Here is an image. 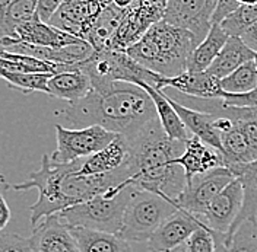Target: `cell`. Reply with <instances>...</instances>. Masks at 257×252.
<instances>
[{"label": "cell", "instance_id": "6da1fadb", "mask_svg": "<svg viewBox=\"0 0 257 252\" xmlns=\"http://www.w3.org/2000/svg\"><path fill=\"white\" fill-rule=\"evenodd\" d=\"M73 128L98 126L126 140L136 137L145 127L157 120L151 96L141 86L114 83L104 91H92L64 110Z\"/></svg>", "mask_w": 257, "mask_h": 252}, {"label": "cell", "instance_id": "7a4b0ae2", "mask_svg": "<svg viewBox=\"0 0 257 252\" xmlns=\"http://www.w3.org/2000/svg\"><path fill=\"white\" fill-rule=\"evenodd\" d=\"M127 143L128 185L176 204L187 185L184 171L174 163L184 152V143L171 140L164 133L158 118Z\"/></svg>", "mask_w": 257, "mask_h": 252}, {"label": "cell", "instance_id": "3957f363", "mask_svg": "<svg viewBox=\"0 0 257 252\" xmlns=\"http://www.w3.org/2000/svg\"><path fill=\"white\" fill-rule=\"evenodd\" d=\"M197 46L190 32L161 21L127 48L126 54L146 70L170 79L187 70V60Z\"/></svg>", "mask_w": 257, "mask_h": 252}, {"label": "cell", "instance_id": "277c9868", "mask_svg": "<svg viewBox=\"0 0 257 252\" xmlns=\"http://www.w3.org/2000/svg\"><path fill=\"white\" fill-rule=\"evenodd\" d=\"M78 67L89 78L92 91H104L118 82L136 86L148 85L161 91L162 78L133 62L126 51H92Z\"/></svg>", "mask_w": 257, "mask_h": 252}, {"label": "cell", "instance_id": "5b68a950", "mask_svg": "<svg viewBox=\"0 0 257 252\" xmlns=\"http://www.w3.org/2000/svg\"><path fill=\"white\" fill-rule=\"evenodd\" d=\"M80 165H82V159L67 165H57L50 160V156L43 155L41 168L35 172L30 173L28 181L11 185V189L15 191H28V189L38 191V200L28 208L31 211L32 227L37 226L41 219L50 217L53 214H59L66 208L62 198V184L69 173L79 171Z\"/></svg>", "mask_w": 257, "mask_h": 252}, {"label": "cell", "instance_id": "8992f818", "mask_svg": "<svg viewBox=\"0 0 257 252\" xmlns=\"http://www.w3.org/2000/svg\"><path fill=\"white\" fill-rule=\"evenodd\" d=\"M133 187H127L117 195H98L85 203L69 207L59 213V217L69 227H82L88 230L118 235L124 208L127 205Z\"/></svg>", "mask_w": 257, "mask_h": 252}, {"label": "cell", "instance_id": "52a82bcc", "mask_svg": "<svg viewBox=\"0 0 257 252\" xmlns=\"http://www.w3.org/2000/svg\"><path fill=\"white\" fill-rule=\"evenodd\" d=\"M174 203L157 194L133 188L124 208L121 229L117 236L126 242H148L161 223L176 213Z\"/></svg>", "mask_w": 257, "mask_h": 252}, {"label": "cell", "instance_id": "ba28073f", "mask_svg": "<svg viewBox=\"0 0 257 252\" xmlns=\"http://www.w3.org/2000/svg\"><path fill=\"white\" fill-rule=\"evenodd\" d=\"M54 128L57 149L50 156V160L57 165H67L80 159L89 158L107 147L115 139V134L98 126L76 130L56 124Z\"/></svg>", "mask_w": 257, "mask_h": 252}, {"label": "cell", "instance_id": "9c48e42d", "mask_svg": "<svg viewBox=\"0 0 257 252\" xmlns=\"http://www.w3.org/2000/svg\"><path fill=\"white\" fill-rule=\"evenodd\" d=\"M165 6L167 2H132L112 38L110 50L126 51L136 44L155 24L162 21Z\"/></svg>", "mask_w": 257, "mask_h": 252}, {"label": "cell", "instance_id": "30bf717a", "mask_svg": "<svg viewBox=\"0 0 257 252\" xmlns=\"http://www.w3.org/2000/svg\"><path fill=\"white\" fill-rule=\"evenodd\" d=\"M218 0H170L162 22L187 31L200 44L212 28V15Z\"/></svg>", "mask_w": 257, "mask_h": 252}, {"label": "cell", "instance_id": "8fae6325", "mask_svg": "<svg viewBox=\"0 0 257 252\" xmlns=\"http://www.w3.org/2000/svg\"><path fill=\"white\" fill-rule=\"evenodd\" d=\"M235 176L225 166L212 169L203 175L194 176L186 185L181 195L177 198L176 205L178 210H184L189 214L199 219L210 201L234 179Z\"/></svg>", "mask_w": 257, "mask_h": 252}, {"label": "cell", "instance_id": "7c38bea8", "mask_svg": "<svg viewBox=\"0 0 257 252\" xmlns=\"http://www.w3.org/2000/svg\"><path fill=\"white\" fill-rule=\"evenodd\" d=\"M108 2H83V0H66L62 2L48 25L70 34L83 41L85 35L94 25L96 18L102 12Z\"/></svg>", "mask_w": 257, "mask_h": 252}, {"label": "cell", "instance_id": "4fadbf2b", "mask_svg": "<svg viewBox=\"0 0 257 252\" xmlns=\"http://www.w3.org/2000/svg\"><path fill=\"white\" fill-rule=\"evenodd\" d=\"M244 201V192L240 179L234 178L208 205L205 213L197 219L208 229L226 233L238 217Z\"/></svg>", "mask_w": 257, "mask_h": 252}, {"label": "cell", "instance_id": "5bb4252c", "mask_svg": "<svg viewBox=\"0 0 257 252\" xmlns=\"http://www.w3.org/2000/svg\"><path fill=\"white\" fill-rule=\"evenodd\" d=\"M202 226V221L184 210H177L148 239L146 246L151 252H170L184 245L187 239Z\"/></svg>", "mask_w": 257, "mask_h": 252}, {"label": "cell", "instance_id": "9a60e30c", "mask_svg": "<svg viewBox=\"0 0 257 252\" xmlns=\"http://www.w3.org/2000/svg\"><path fill=\"white\" fill-rule=\"evenodd\" d=\"M32 252H79L72 229L59 214H53L40 221L28 237Z\"/></svg>", "mask_w": 257, "mask_h": 252}, {"label": "cell", "instance_id": "2e32d148", "mask_svg": "<svg viewBox=\"0 0 257 252\" xmlns=\"http://www.w3.org/2000/svg\"><path fill=\"white\" fill-rule=\"evenodd\" d=\"M174 163L178 165L186 176V182L189 184L194 176L203 175L212 169L222 168L224 159L221 152L210 147L203 142H200L197 137H190L184 143V152L181 156L174 160Z\"/></svg>", "mask_w": 257, "mask_h": 252}, {"label": "cell", "instance_id": "e0dca14e", "mask_svg": "<svg viewBox=\"0 0 257 252\" xmlns=\"http://www.w3.org/2000/svg\"><path fill=\"white\" fill-rule=\"evenodd\" d=\"M132 2H108L96 18L94 25L85 35L83 41L92 51H105L111 47V41L118 30Z\"/></svg>", "mask_w": 257, "mask_h": 252}, {"label": "cell", "instance_id": "ac0fdd59", "mask_svg": "<svg viewBox=\"0 0 257 252\" xmlns=\"http://www.w3.org/2000/svg\"><path fill=\"white\" fill-rule=\"evenodd\" d=\"M16 35H18V41L21 43H27L37 47L53 48V50H60V48L85 43L79 38L60 31L48 24H43L37 16H34V19H31L30 22L19 27Z\"/></svg>", "mask_w": 257, "mask_h": 252}, {"label": "cell", "instance_id": "d6986e66", "mask_svg": "<svg viewBox=\"0 0 257 252\" xmlns=\"http://www.w3.org/2000/svg\"><path fill=\"white\" fill-rule=\"evenodd\" d=\"M165 88H174L178 91V94L199 98V99H216L222 98V89L219 80L213 76L208 75L206 72L203 73H190L184 72L176 78H162L161 83V91Z\"/></svg>", "mask_w": 257, "mask_h": 252}, {"label": "cell", "instance_id": "ffe728a7", "mask_svg": "<svg viewBox=\"0 0 257 252\" xmlns=\"http://www.w3.org/2000/svg\"><path fill=\"white\" fill-rule=\"evenodd\" d=\"M128 159V143L123 136H115L107 147L89 158L82 159L78 175H102L117 171Z\"/></svg>", "mask_w": 257, "mask_h": 252}, {"label": "cell", "instance_id": "44dd1931", "mask_svg": "<svg viewBox=\"0 0 257 252\" xmlns=\"http://www.w3.org/2000/svg\"><path fill=\"white\" fill-rule=\"evenodd\" d=\"M168 99L173 108L178 114L181 123L186 127V130L190 131V136L197 137L200 142L221 152V133L215 128V115L186 108L184 105L173 101L170 96Z\"/></svg>", "mask_w": 257, "mask_h": 252}, {"label": "cell", "instance_id": "7402d4cb", "mask_svg": "<svg viewBox=\"0 0 257 252\" xmlns=\"http://www.w3.org/2000/svg\"><path fill=\"white\" fill-rule=\"evenodd\" d=\"M89 92H92L91 80L82 70H79L78 66L73 70L54 75L48 80V96L67 101L69 104H75L83 99Z\"/></svg>", "mask_w": 257, "mask_h": 252}, {"label": "cell", "instance_id": "603a6c76", "mask_svg": "<svg viewBox=\"0 0 257 252\" xmlns=\"http://www.w3.org/2000/svg\"><path fill=\"white\" fill-rule=\"evenodd\" d=\"M254 54L256 53L247 47L240 37H229L206 73L218 80L224 79L240 66L254 60Z\"/></svg>", "mask_w": 257, "mask_h": 252}, {"label": "cell", "instance_id": "cb8c5ba5", "mask_svg": "<svg viewBox=\"0 0 257 252\" xmlns=\"http://www.w3.org/2000/svg\"><path fill=\"white\" fill-rule=\"evenodd\" d=\"M141 88L151 96L155 111H157L158 121H160L164 133L171 140H176V142L180 143L187 142L192 136L186 130L184 124L181 123L178 114L173 108V105L170 104V99H168L167 95L164 94V91H158V89H155L152 86H148V85H141Z\"/></svg>", "mask_w": 257, "mask_h": 252}, {"label": "cell", "instance_id": "d4e9b609", "mask_svg": "<svg viewBox=\"0 0 257 252\" xmlns=\"http://www.w3.org/2000/svg\"><path fill=\"white\" fill-rule=\"evenodd\" d=\"M35 8V0L0 2V43L18 41V28L34 19Z\"/></svg>", "mask_w": 257, "mask_h": 252}, {"label": "cell", "instance_id": "484cf974", "mask_svg": "<svg viewBox=\"0 0 257 252\" xmlns=\"http://www.w3.org/2000/svg\"><path fill=\"white\" fill-rule=\"evenodd\" d=\"M231 173L240 179L244 192V201L238 217L235 219L231 229L225 233L226 236L232 235L234 230L240 226L241 223L247 220H254L257 214V159L248 165L237 166L231 169Z\"/></svg>", "mask_w": 257, "mask_h": 252}, {"label": "cell", "instance_id": "4316f807", "mask_svg": "<svg viewBox=\"0 0 257 252\" xmlns=\"http://www.w3.org/2000/svg\"><path fill=\"white\" fill-rule=\"evenodd\" d=\"M78 64L63 66L41 62L22 54H14L5 51L0 47V75L3 73H46V75H59L63 72H69L76 69Z\"/></svg>", "mask_w": 257, "mask_h": 252}, {"label": "cell", "instance_id": "83f0119b", "mask_svg": "<svg viewBox=\"0 0 257 252\" xmlns=\"http://www.w3.org/2000/svg\"><path fill=\"white\" fill-rule=\"evenodd\" d=\"M228 35L226 32L221 28V25L218 24H212V28L206 35V38L194 48L189 60H187V70L190 73H203L206 72L210 64L213 63V60L216 59V56L219 54V51L222 50L225 43L228 41Z\"/></svg>", "mask_w": 257, "mask_h": 252}, {"label": "cell", "instance_id": "f1b7e54d", "mask_svg": "<svg viewBox=\"0 0 257 252\" xmlns=\"http://www.w3.org/2000/svg\"><path fill=\"white\" fill-rule=\"evenodd\" d=\"M79 252H133L130 243L117 235L70 227Z\"/></svg>", "mask_w": 257, "mask_h": 252}, {"label": "cell", "instance_id": "f546056e", "mask_svg": "<svg viewBox=\"0 0 257 252\" xmlns=\"http://www.w3.org/2000/svg\"><path fill=\"white\" fill-rule=\"evenodd\" d=\"M210 233L215 242V252H257V223L254 220L241 223L229 236L213 230Z\"/></svg>", "mask_w": 257, "mask_h": 252}, {"label": "cell", "instance_id": "4dcf8cb0", "mask_svg": "<svg viewBox=\"0 0 257 252\" xmlns=\"http://www.w3.org/2000/svg\"><path fill=\"white\" fill-rule=\"evenodd\" d=\"M221 155L224 166L229 171L237 166L248 165L257 159L235 124L221 134Z\"/></svg>", "mask_w": 257, "mask_h": 252}, {"label": "cell", "instance_id": "1f68e13d", "mask_svg": "<svg viewBox=\"0 0 257 252\" xmlns=\"http://www.w3.org/2000/svg\"><path fill=\"white\" fill-rule=\"evenodd\" d=\"M221 89L228 95H245L257 89V70L254 62L240 66L235 72L219 80Z\"/></svg>", "mask_w": 257, "mask_h": 252}, {"label": "cell", "instance_id": "d6a6232c", "mask_svg": "<svg viewBox=\"0 0 257 252\" xmlns=\"http://www.w3.org/2000/svg\"><path fill=\"white\" fill-rule=\"evenodd\" d=\"M257 24V2H241L240 8L221 24L228 37H241Z\"/></svg>", "mask_w": 257, "mask_h": 252}, {"label": "cell", "instance_id": "836d02e7", "mask_svg": "<svg viewBox=\"0 0 257 252\" xmlns=\"http://www.w3.org/2000/svg\"><path fill=\"white\" fill-rule=\"evenodd\" d=\"M53 75L46 73H3L0 79H3L11 88L22 91L24 94L31 92H44L47 94L48 80Z\"/></svg>", "mask_w": 257, "mask_h": 252}, {"label": "cell", "instance_id": "e575fe53", "mask_svg": "<svg viewBox=\"0 0 257 252\" xmlns=\"http://www.w3.org/2000/svg\"><path fill=\"white\" fill-rule=\"evenodd\" d=\"M186 251L187 252H215V242L208 227L202 223V226L187 239Z\"/></svg>", "mask_w": 257, "mask_h": 252}, {"label": "cell", "instance_id": "d590c367", "mask_svg": "<svg viewBox=\"0 0 257 252\" xmlns=\"http://www.w3.org/2000/svg\"><path fill=\"white\" fill-rule=\"evenodd\" d=\"M0 252H32L28 237L0 232Z\"/></svg>", "mask_w": 257, "mask_h": 252}, {"label": "cell", "instance_id": "8d00e7d4", "mask_svg": "<svg viewBox=\"0 0 257 252\" xmlns=\"http://www.w3.org/2000/svg\"><path fill=\"white\" fill-rule=\"evenodd\" d=\"M240 5L241 2L238 0H218L213 15H212V24L221 25L228 16L234 14L240 8Z\"/></svg>", "mask_w": 257, "mask_h": 252}, {"label": "cell", "instance_id": "74e56055", "mask_svg": "<svg viewBox=\"0 0 257 252\" xmlns=\"http://www.w3.org/2000/svg\"><path fill=\"white\" fill-rule=\"evenodd\" d=\"M11 189V184L6 181L5 175L0 173V232L8 226V223L11 221V208L6 201V192Z\"/></svg>", "mask_w": 257, "mask_h": 252}, {"label": "cell", "instance_id": "f35d334b", "mask_svg": "<svg viewBox=\"0 0 257 252\" xmlns=\"http://www.w3.org/2000/svg\"><path fill=\"white\" fill-rule=\"evenodd\" d=\"M60 5H62L60 0H38L35 8V16L43 24H48Z\"/></svg>", "mask_w": 257, "mask_h": 252}, {"label": "cell", "instance_id": "ab89813d", "mask_svg": "<svg viewBox=\"0 0 257 252\" xmlns=\"http://www.w3.org/2000/svg\"><path fill=\"white\" fill-rule=\"evenodd\" d=\"M240 38L242 40V43L250 48L251 51L257 53V24L253 25L250 30H247V31L244 32Z\"/></svg>", "mask_w": 257, "mask_h": 252}, {"label": "cell", "instance_id": "60d3db41", "mask_svg": "<svg viewBox=\"0 0 257 252\" xmlns=\"http://www.w3.org/2000/svg\"><path fill=\"white\" fill-rule=\"evenodd\" d=\"M170 252H187L186 251V245H181V246H178L176 249H173V251Z\"/></svg>", "mask_w": 257, "mask_h": 252}, {"label": "cell", "instance_id": "b9f144b4", "mask_svg": "<svg viewBox=\"0 0 257 252\" xmlns=\"http://www.w3.org/2000/svg\"><path fill=\"white\" fill-rule=\"evenodd\" d=\"M253 62H254V64H256V70H257V53L254 54V60H253Z\"/></svg>", "mask_w": 257, "mask_h": 252}, {"label": "cell", "instance_id": "7bdbcfd3", "mask_svg": "<svg viewBox=\"0 0 257 252\" xmlns=\"http://www.w3.org/2000/svg\"><path fill=\"white\" fill-rule=\"evenodd\" d=\"M254 221H256V223H257V214H256V217H254Z\"/></svg>", "mask_w": 257, "mask_h": 252}]
</instances>
